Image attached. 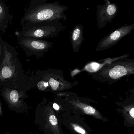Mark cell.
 <instances>
[{"instance_id": "13", "label": "cell", "mask_w": 134, "mask_h": 134, "mask_svg": "<svg viewBox=\"0 0 134 134\" xmlns=\"http://www.w3.org/2000/svg\"><path fill=\"white\" fill-rule=\"evenodd\" d=\"M125 124L129 127H134V105L133 103L125 106L121 110Z\"/></svg>"}, {"instance_id": "17", "label": "cell", "mask_w": 134, "mask_h": 134, "mask_svg": "<svg viewBox=\"0 0 134 134\" xmlns=\"http://www.w3.org/2000/svg\"><path fill=\"white\" fill-rule=\"evenodd\" d=\"M4 41L0 35V66L1 65L4 58Z\"/></svg>"}, {"instance_id": "18", "label": "cell", "mask_w": 134, "mask_h": 134, "mask_svg": "<svg viewBox=\"0 0 134 134\" xmlns=\"http://www.w3.org/2000/svg\"><path fill=\"white\" fill-rule=\"evenodd\" d=\"M53 106L54 109L55 110H58L59 109V106L58 105L56 104V103H54V104H53Z\"/></svg>"}, {"instance_id": "12", "label": "cell", "mask_w": 134, "mask_h": 134, "mask_svg": "<svg viewBox=\"0 0 134 134\" xmlns=\"http://www.w3.org/2000/svg\"><path fill=\"white\" fill-rule=\"evenodd\" d=\"M2 91L4 97L10 105L15 106L19 105L20 93L17 89L4 87Z\"/></svg>"}, {"instance_id": "14", "label": "cell", "mask_w": 134, "mask_h": 134, "mask_svg": "<svg viewBox=\"0 0 134 134\" xmlns=\"http://www.w3.org/2000/svg\"><path fill=\"white\" fill-rule=\"evenodd\" d=\"M47 119L48 124L53 132L56 134H60L58 121L51 108L49 109L47 113Z\"/></svg>"}, {"instance_id": "15", "label": "cell", "mask_w": 134, "mask_h": 134, "mask_svg": "<svg viewBox=\"0 0 134 134\" xmlns=\"http://www.w3.org/2000/svg\"><path fill=\"white\" fill-rule=\"evenodd\" d=\"M70 125L72 129L77 134H88L87 132L83 127L77 124L72 123Z\"/></svg>"}, {"instance_id": "3", "label": "cell", "mask_w": 134, "mask_h": 134, "mask_svg": "<svg viewBox=\"0 0 134 134\" xmlns=\"http://www.w3.org/2000/svg\"><path fill=\"white\" fill-rule=\"evenodd\" d=\"M22 26L20 31L15 32L17 37H30L40 40L55 38L66 29V26H64L59 20L27 23Z\"/></svg>"}, {"instance_id": "1", "label": "cell", "mask_w": 134, "mask_h": 134, "mask_svg": "<svg viewBox=\"0 0 134 134\" xmlns=\"http://www.w3.org/2000/svg\"><path fill=\"white\" fill-rule=\"evenodd\" d=\"M47 0H32L21 19V26L27 23L66 21L67 16L64 12L68 6L62 5L59 1L47 3Z\"/></svg>"}, {"instance_id": "4", "label": "cell", "mask_w": 134, "mask_h": 134, "mask_svg": "<svg viewBox=\"0 0 134 134\" xmlns=\"http://www.w3.org/2000/svg\"><path fill=\"white\" fill-rule=\"evenodd\" d=\"M134 74V59L125 58L107 64L89 75L96 80L111 84Z\"/></svg>"}, {"instance_id": "8", "label": "cell", "mask_w": 134, "mask_h": 134, "mask_svg": "<svg viewBox=\"0 0 134 134\" xmlns=\"http://www.w3.org/2000/svg\"><path fill=\"white\" fill-rule=\"evenodd\" d=\"M105 4L96 7V19L99 29H103L107 23H111L116 17L118 7L116 4L112 3L109 0H104Z\"/></svg>"}, {"instance_id": "10", "label": "cell", "mask_w": 134, "mask_h": 134, "mask_svg": "<svg viewBox=\"0 0 134 134\" xmlns=\"http://www.w3.org/2000/svg\"><path fill=\"white\" fill-rule=\"evenodd\" d=\"M69 102L74 108L78 109L84 114L90 115L99 120L105 121L106 119L103 116L100 112L91 106L78 100L74 99L69 100Z\"/></svg>"}, {"instance_id": "20", "label": "cell", "mask_w": 134, "mask_h": 134, "mask_svg": "<svg viewBox=\"0 0 134 134\" xmlns=\"http://www.w3.org/2000/svg\"><path fill=\"white\" fill-rule=\"evenodd\" d=\"M6 134H9V133H6Z\"/></svg>"}, {"instance_id": "11", "label": "cell", "mask_w": 134, "mask_h": 134, "mask_svg": "<svg viewBox=\"0 0 134 134\" xmlns=\"http://www.w3.org/2000/svg\"><path fill=\"white\" fill-rule=\"evenodd\" d=\"M13 18L7 4L0 0V32L4 33L8 27L10 21Z\"/></svg>"}, {"instance_id": "9", "label": "cell", "mask_w": 134, "mask_h": 134, "mask_svg": "<svg viewBox=\"0 0 134 134\" xmlns=\"http://www.w3.org/2000/svg\"><path fill=\"white\" fill-rule=\"evenodd\" d=\"M69 36L73 51L74 53H77L84 40L82 25L77 24L74 26L70 32Z\"/></svg>"}, {"instance_id": "6", "label": "cell", "mask_w": 134, "mask_h": 134, "mask_svg": "<svg viewBox=\"0 0 134 134\" xmlns=\"http://www.w3.org/2000/svg\"><path fill=\"white\" fill-rule=\"evenodd\" d=\"M18 44L28 57L34 55L40 58L53 47V43L30 37H18Z\"/></svg>"}, {"instance_id": "21", "label": "cell", "mask_w": 134, "mask_h": 134, "mask_svg": "<svg viewBox=\"0 0 134 134\" xmlns=\"http://www.w3.org/2000/svg\"></svg>"}, {"instance_id": "7", "label": "cell", "mask_w": 134, "mask_h": 134, "mask_svg": "<svg viewBox=\"0 0 134 134\" xmlns=\"http://www.w3.org/2000/svg\"><path fill=\"white\" fill-rule=\"evenodd\" d=\"M134 29V24H125L104 37L98 44L96 51H102L117 44L121 40L128 35Z\"/></svg>"}, {"instance_id": "19", "label": "cell", "mask_w": 134, "mask_h": 134, "mask_svg": "<svg viewBox=\"0 0 134 134\" xmlns=\"http://www.w3.org/2000/svg\"><path fill=\"white\" fill-rule=\"evenodd\" d=\"M0 116H3V113H2V109H1V106L0 104Z\"/></svg>"}, {"instance_id": "2", "label": "cell", "mask_w": 134, "mask_h": 134, "mask_svg": "<svg viewBox=\"0 0 134 134\" xmlns=\"http://www.w3.org/2000/svg\"><path fill=\"white\" fill-rule=\"evenodd\" d=\"M4 58L0 66V84L6 87L15 88L26 82L27 76L15 48L4 41Z\"/></svg>"}, {"instance_id": "5", "label": "cell", "mask_w": 134, "mask_h": 134, "mask_svg": "<svg viewBox=\"0 0 134 134\" xmlns=\"http://www.w3.org/2000/svg\"><path fill=\"white\" fill-rule=\"evenodd\" d=\"M35 74L40 79L46 81L53 91L59 92L71 89L78 83L77 81L71 83L63 76V72L59 69H48L44 70H37Z\"/></svg>"}, {"instance_id": "16", "label": "cell", "mask_w": 134, "mask_h": 134, "mask_svg": "<svg viewBox=\"0 0 134 134\" xmlns=\"http://www.w3.org/2000/svg\"><path fill=\"white\" fill-rule=\"evenodd\" d=\"M37 87L41 91H45L48 88H50L49 84L46 81L40 79L37 84Z\"/></svg>"}]
</instances>
